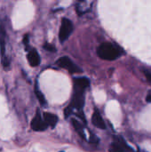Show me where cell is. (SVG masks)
<instances>
[{
	"mask_svg": "<svg viewBox=\"0 0 151 152\" xmlns=\"http://www.w3.org/2000/svg\"><path fill=\"white\" fill-rule=\"evenodd\" d=\"M61 152H64V151H61Z\"/></svg>",
	"mask_w": 151,
	"mask_h": 152,
	"instance_id": "17",
	"label": "cell"
},
{
	"mask_svg": "<svg viewBox=\"0 0 151 152\" xmlns=\"http://www.w3.org/2000/svg\"><path fill=\"white\" fill-rule=\"evenodd\" d=\"M72 30H73V24L71 20L67 18H63L61 20V28L59 32V38L61 42L67 40L69 37L70 36Z\"/></svg>",
	"mask_w": 151,
	"mask_h": 152,
	"instance_id": "2",
	"label": "cell"
},
{
	"mask_svg": "<svg viewBox=\"0 0 151 152\" xmlns=\"http://www.w3.org/2000/svg\"><path fill=\"white\" fill-rule=\"evenodd\" d=\"M44 48L46 51H49V52H55V51H56L55 47H54L53 45H51V44H45V45H44Z\"/></svg>",
	"mask_w": 151,
	"mask_h": 152,
	"instance_id": "14",
	"label": "cell"
},
{
	"mask_svg": "<svg viewBox=\"0 0 151 152\" xmlns=\"http://www.w3.org/2000/svg\"><path fill=\"white\" fill-rule=\"evenodd\" d=\"M57 65L60 66L61 68H63V69H66L69 70V73H80L82 72V69L77 67L69 57L67 56H63L61 58H60L58 61H57Z\"/></svg>",
	"mask_w": 151,
	"mask_h": 152,
	"instance_id": "3",
	"label": "cell"
},
{
	"mask_svg": "<svg viewBox=\"0 0 151 152\" xmlns=\"http://www.w3.org/2000/svg\"><path fill=\"white\" fill-rule=\"evenodd\" d=\"M97 53H98L99 57L102 60L114 61L120 56L121 52L118 49V47L117 45H115L114 44L106 42V43L101 44L98 47Z\"/></svg>",
	"mask_w": 151,
	"mask_h": 152,
	"instance_id": "1",
	"label": "cell"
},
{
	"mask_svg": "<svg viewBox=\"0 0 151 152\" xmlns=\"http://www.w3.org/2000/svg\"><path fill=\"white\" fill-rule=\"evenodd\" d=\"M146 101H147L148 102H151V94L150 95H149V96H147V98H146Z\"/></svg>",
	"mask_w": 151,
	"mask_h": 152,
	"instance_id": "16",
	"label": "cell"
},
{
	"mask_svg": "<svg viewBox=\"0 0 151 152\" xmlns=\"http://www.w3.org/2000/svg\"><path fill=\"white\" fill-rule=\"evenodd\" d=\"M90 86V81L87 77H77L74 79V89L85 91Z\"/></svg>",
	"mask_w": 151,
	"mask_h": 152,
	"instance_id": "7",
	"label": "cell"
},
{
	"mask_svg": "<svg viewBox=\"0 0 151 152\" xmlns=\"http://www.w3.org/2000/svg\"><path fill=\"white\" fill-rule=\"evenodd\" d=\"M30 126H31V128H32L34 131H36V132H42V131L46 130L47 126H46V124L44 123V119L42 118L41 114H40V110H36V113L35 117L33 118Z\"/></svg>",
	"mask_w": 151,
	"mask_h": 152,
	"instance_id": "4",
	"label": "cell"
},
{
	"mask_svg": "<svg viewBox=\"0 0 151 152\" xmlns=\"http://www.w3.org/2000/svg\"><path fill=\"white\" fill-rule=\"evenodd\" d=\"M92 122L96 127H98L100 129H106L105 122H104L100 111L97 109H95L94 111H93V117H92Z\"/></svg>",
	"mask_w": 151,
	"mask_h": 152,
	"instance_id": "6",
	"label": "cell"
},
{
	"mask_svg": "<svg viewBox=\"0 0 151 152\" xmlns=\"http://www.w3.org/2000/svg\"><path fill=\"white\" fill-rule=\"evenodd\" d=\"M35 93H36V95L40 102L41 105H45L46 104V101H45V98L44 96V94L40 92V90L38 89V86L37 85H36V87H35Z\"/></svg>",
	"mask_w": 151,
	"mask_h": 152,
	"instance_id": "13",
	"label": "cell"
},
{
	"mask_svg": "<svg viewBox=\"0 0 151 152\" xmlns=\"http://www.w3.org/2000/svg\"><path fill=\"white\" fill-rule=\"evenodd\" d=\"M93 2L91 1H81L78 2L77 4V7L76 10L78 13V15H83L84 13L87 12L88 11H90L91 7H92Z\"/></svg>",
	"mask_w": 151,
	"mask_h": 152,
	"instance_id": "9",
	"label": "cell"
},
{
	"mask_svg": "<svg viewBox=\"0 0 151 152\" xmlns=\"http://www.w3.org/2000/svg\"><path fill=\"white\" fill-rule=\"evenodd\" d=\"M143 73H144L145 77H147V79H148V80H150V81H151V72L148 71V70H144V71H143Z\"/></svg>",
	"mask_w": 151,
	"mask_h": 152,
	"instance_id": "15",
	"label": "cell"
},
{
	"mask_svg": "<svg viewBox=\"0 0 151 152\" xmlns=\"http://www.w3.org/2000/svg\"><path fill=\"white\" fill-rule=\"evenodd\" d=\"M132 151V149L125 143V142L118 137L115 138L114 142L110 145L109 148V152H126Z\"/></svg>",
	"mask_w": 151,
	"mask_h": 152,
	"instance_id": "5",
	"label": "cell"
},
{
	"mask_svg": "<svg viewBox=\"0 0 151 152\" xmlns=\"http://www.w3.org/2000/svg\"><path fill=\"white\" fill-rule=\"evenodd\" d=\"M72 125H73V127L75 128L76 132L85 140H86V137H85V131H84V128L83 126H81V124L79 123V121H77V119H72Z\"/></svg>",
	"mask_w": 151,
	"mask_h": 152,
	"instance_id": "11",
	"label": "cell"
},
{
	"mask_svg": "<svg viewBox=\"0 0 151 152\" xmlns=\"http://www.w3.org/2000/svg\"><path fill=\"white\" fill-rule=\"evenodd\" d=\"M43 119L47 126H51L52 128H54L58 123V117L53 113L49 112H44L43 114Z\"/></svg>",
	"mask_w": 151,
	"mask_h": 152,
	"instance_id": "8",
	"label": "cell"
},
{
	"mask_svg": "<svg viewBox=\"0 0 151 152\" xmlns=\"http://www.w3.org/2000/svg\"><path fill=\"white\" fill-rule=\"evenodd\" d=\"M5 30L2 25H0V48H1V53L4 55L5 52Z\"/></svg>",
	"mask_w": 151,
	"mask_h": 152,
	"instance_id": "12",
	"label": "cell"
},
{
	"mask_svg": "<svg viewBox=\"0 0 151 152\" xmlns=\"http://www.w3.org/2000/svg\"><path fill=\"white\" fill-rule=\"evenodd\" d=\"M28 61L32 67H37L40 64V56L36 49H32L28 53Z\"/></svg>",
	"mask_w": 151,
	"mask_h": 152,
	"instance_id": "10",
	"label": "cell"
}]
</instances>
